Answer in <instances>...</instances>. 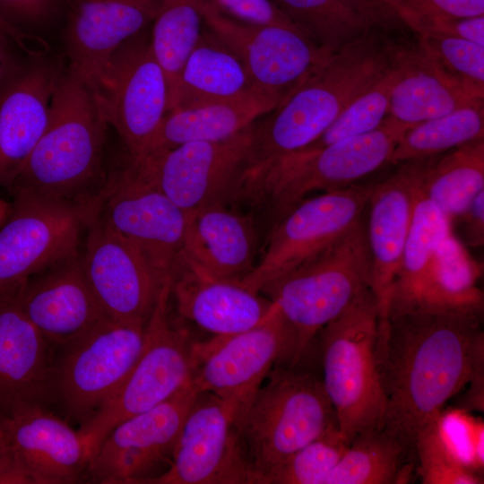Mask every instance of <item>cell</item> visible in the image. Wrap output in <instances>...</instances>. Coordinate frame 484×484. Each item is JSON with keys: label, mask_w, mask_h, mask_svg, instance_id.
<instances>
[{"label": "cell", "mask_w": 484, "mask_h": 484, "mask_svg": "<svg viewBox=\"0 0 484 484\" xmlns=\"http://www.w3.org/2000/svg\"><path fill=\"white\" fill-rule=\"evenodd\" d=\"M483 311L418 307L378 320L375 360L385 397L383 429L408 454L419 432L467 385L484 357Z\"/></svg>", "instance_id": "cell-1"}, {"label": "cell", "mask_w": 484, "mask_h": 484, "mask_svg": "<svg viewBox=\"0 0 484 484\" xmlns=\"http://www.w3.org/2000/svg\"><path fill=\"white\" fill-rule=\"evenodd\" d=\"M108 125L99 94L65 67L45 132L9 186L12 193L96 214L108 177L103 162Z\"/></svg>", "instance_id": "cell-2"}, {"label": "cell", "mask_w": 484, "mask_h": 484, "mask_svg": "<svg viewBox=\"0 0 484 484\" xmlns=\"http://www.w3.org/2000/svg\"><path fill=\"white\" fill-rule=\"evenodd\" d=\"M401 45L370 30L343 45L265 118L254 123L250 164L299 151L396 64Z\"/></svg>", "instance_id": "cell-3"}, {"label": "cell", "mask_w": 484, "mask_h": 484, "mask_svg": "<svg viewBox=\"0 0 484 484\" xmlns=\"http://www.w3.org/2000/svg\"><path fill=\"white\" fill-rule=\"evenodd\" d=\"M363 216L327 248L260 290L278 307L290 336L288 366L303 362L318 333L370 289Z\"/></svg>", "instance_id": "cell-4"}, {"label": "cell", "mask_w": 484, "mask_h": 484, "mask_svg": "<svg viewBox=\"0 0 484 484\" xmlns=\"http://www.w3.org/2000/svg\"><path fill=\"white\" fill-rule=\"evenodd\" d=\"M407 130L385 118L372 132L248 165L236 194L265 204L278 220L309 194L347 187L389 163Z\"/></svg>", "instance_id": "cell-5"}, {"label": "cell", "mask_w": 484, "mask_h": 484, "mask_svg": "<svg viewBox=\"0 0 484 484\" xmlns=\"http://www.w3.org/2000/svg\"><path fill=\"white\" fill-rule=\"evenodd\" d=\"M255 484L291 454L338 426L321 378L301 364H276L238 421Z\"/></svg>", "instance_id": "cell-6"}, {"label": "cell", "mask_w": 484, "mask_h": 484, "mask_svg": "<svg viewBox=\"0 0 484 484\" xmlns=\"http://www.w3.org/2000/svg\"><path fill=\"white\" fill-rule=\"evenodd\" d=\"M145 324L107 319L52 348L46 406L79 427L116 393L138 360Z\"/></svg>", "instance_id": "cell-7"}, {"label": "cell", "mask_w": 484, "mask_h": 484, "mask_svg": "<svg viewBox=\"0 0 484 484\" xmlns=\"http://www.w3.org/2000/svg\"><path fill=\"white\" fill-rule=\"evenodd\" d=\"M378 320L368 289L317 334L321 380L350 444L360 433L383 428L386 403L375 360Z\"/></svg>", "instance_id": "cell-8"}, {"label": "cell", "mask_w": 484, "mask_h": 484, "mask_svg": "<svg viewBox=\"0 0 484 484\" xmlns=\"http://www.w3.org/2000/svg\"><path fill=\"white\" fill-rule=\"evenodd\" d=\"M170 281L161 286L145 324L142 353L130 374L93 417L77 428L90 459L118 423L160 404L191 382L198 364L197 341L187 329L170 322Z\"/></svg>", "instance_id": "cell-9"}, {"label": "cell", "mask_w": 484, "mask_h": 484, "mask_svg": "<svg viewBox=\"0 0 484 484\" xmlns=\"http://www.w3.org/2000/svg\"><path fill=\"white\" fill-rule=\"evenodd\" d=\"M254 124L222 141L193 142L130 158L137 172L185 212L235 195L253 153Z\"/></svg>", "instance_id": "cell-10"}, {"label": "cell", "mask_w": 484, "mask_h": 484, "mask_svg": "<svg viewBox=\"0 0 484 484\" xmlns=\"http://www.w3.org/2000/svg\"><path fill=\"white\" fill-rule=\"evenodd\" d=\"M373 186L356 183L299 202L276 221L264 254L239 283L260 292L320 254L364 216Z\"/></svg>", "instance_id": "cell-11"}, {"label": "cell", "mask_w": 484, "mask_h": 484, "mask_svg": "<svg viewBox=\"0 0 484 484\" xmlns=\"http://www.w3.org/2000/svg\"><path fill=\"white\" fill-rule=\"evenodd\" d=\"M199 392L192 382L160 404L128 418L101 441L84 480L98 484H151L170 467L186 414Z\"/></svg>", "instance_id": "cell-12"}, {"label": "cell", "mask_w": 484, "mask_h": 484, "mask_svg": "<svg viewBox=\"0 0 484 484\" xmlns=\"http://www.w3.org/2000/svg\"><path fill=\"white\" fill-rule=\"evenodd\" d=\"M289 349V331L275 306L251 329L197 341L198 364L191 382L198 392L220 399L238 423L273 367L287 364Z\"/></svg>", "instance_id": "cell-13"}, {"label": "cell", "mask_w": 484, "mask_h": 484, "mask_svg": "<svg viewBox=\"0 0 484 484\" xmlns=\"http://www.w3.org/2000/svg\"><path fill=\"white\" fill-rule=\"evenodd\" d=\"M202 11L208 30L244 64L255 91L278 105L333 54L298 28L244 23L208 0H203Z\"/></svg>", "instance_id": "cell-14"}, {"label": "cell", "mask_w": 484, "mask_h": 484, "mask_svg": "<svg viewBox=\"0 0 484 484\" xmlns=\"http://www.w3.org/2000/svg\"><path fill=\"white\" fill-rule=\"evenodd\" d=\"M0 227V294L79 250L96 214L88 210L13 193Z\"/></svg>", "instance_id": "cell-15"}, {"label": "cell", "mask_w": 484, "mask_h": 484, "mask_svg": "<svg viewBox=\"0 0 484 484\" xmlns=\"http://www.w3.org/2000/svg\"><path fill=\"white\" fill-rule=\"evenodd\" d=\"M98 214L143 255L160 278L171 277L182 252L187 214L130 160L108 176Z\"/></svg>", "instance_id": "cell-16"}, {"label": "cell", "mask_w": 484, "mask_h": 484, "mask_svg": "<svg viewBox=\"0 0 484 484\" xmlns=\"http://www.w3.org/2000/svg\"><path fill=\"white\" fill-rule=\"evenodd\" d=\"M151 484H255L236 419L220 399L197 393L169 469Z\"/></svg>", "instance_id": "cell-17"}, {"label": "cell", "mask_w": 484, "mask_h": 484, "mask_svg": "<svg viewBox=\"0 0 484 484\" xmlns=\"http://www.w3.org/2000/svg\"><path fill=\"white\" fill-rule=\"evenodd\" d=\"M81 255L87 281L106 315L146 324L169 278H160L143 255L98 213L87 228Z\"/></svg>", "instance_id": "cell-18"}, {"label": "cell", "mask_w": 484, "mask_h": 484, "mask_svg": "<svg viewBox=\"0 0 484 484\" xmlns=\"http://www.w3.org/2000/svg\"><path fill=\"white\" fill-rule=\"evenodd\" d=\"M99 94L132 159L141 157L168 111L166 76L149 41L134 37L112 56Z\"/></svg>", "instance_id": "cell-19"}, {"label": "cell", "mask_w": 484, "mask_h": 484, "mask_svg": "<svg viewBox=\"0 0 484 484\" xmlns=\"http://www.w3.org/2000/svg\"><path fill=\"white\" fill-rule=\"evenodd\" d=\"M63 61L40 51L18 62L0 88V184L10 186L47 127Z\"/></svg>", "instance_id": "cell-20"}, {"label": "cell", "mask_w": 484, "mask_h": 484, "mask_svg": "<svg viewBox=\"0 0 484 484\" xmlns=\"http://www.w3.org/2000/svg\"><path fill=\"white\" fill-rule=\"evenodd\" d=\"M15 294L24 315L52 348L109 319L87 281L81 248L30 275Z\"/></svg>", "instance_id": "cell-21"}, {"label": "cell", "mask_w": 484, "mask_h": 484, "mask_svg": "<svg viewBox=\"0 0 484 484\" xmlns=\"http://www.w3.org/2000/svg\"><path fill=\"white\" fill-rule=\"evenodd\" d=\"M160 0H68V67L97 93L117 50L153 21Z\"/></svg>", "instance_id": "cell-22"}, {"label": "cell", "mask_w": 484, "mask_h": 484, "mask_svg": "<svg viewBox=\"0 0 484 484\" xmlns=\"http://www.w3.org/2000/svg\"><path fill=\"white\" fill-rule=\"evenodd\" d=\"M7 446L31 484L84 481L89 454L71 424L43 405L25 408L4 418Z\"/></svg>", "instance_id": "cell-23"}, {"label": "cell", "mask_w": 484, "mask_h": 484, "mask_svg": "<svg viewBox=\"0 0 484 484\" xmlns=\"http://www.w3.org/2000/svg\"><path fill=\"white\" fill-rule=\"evenodd\" d=\"M170 294L181 316L214 336L251 329L275 308L260 292L209 276L182 256L171 274Z\"/></svg>", "instance_id": "cell-24"}, {"label": "cell", "mask_w": 484, "mask_h": 484, "mask_svg": "<svg viewBox=\"0 0 484 484\" xmlns=\"http://www.w3.org/2000/svg\"><path fill=\"white\" fill-rule=\"evenodd\" d=\"M366 220L371 259L370 290L379 313L387 316L393 285L402 260L412 209V164L402 162L389 177L374 183Z\"/></svg>", "instance_id": "cell-25"}, {"label": "cell", "mask_w": 484, "mask_h": 484, "mask_svg": "<svg viewBox=\"0 0 484 484\" xmlns=\"http://www.w3.org/2000/svg\"><path fill=\"white\" fill-rule=\"evenodd\" d=\"M16 288L0 296V415L3 418L30 406H46V379L52 352L50 344L21 309Z\"/></svg>", "instance_id": "cell-26"}, {"label": "cell", "mask_w": 484, "mask_h": 484, "mask_svg": "<svg viewBox=\"0 0 484 484\" xmlns=\"http://www.w3.org/2000/svg\"><path fill=\"white\" fill-rule=\"evenodd\" d=\"M180 256L213 278L239 281L255 266L256 238L250 219L212 203L186 213Z\"/></svg>", "instance_id": "cell-27"}, {"label": "cell", "mask_w": 484, "mask_h": 484, "mask_svg": "<svg viewBox=\"0 0 484 484\" xmlns=\"http://www.w3.org/2000/svg\"><path fill=\"white\" fill-rule=\"evenodd\" d=\"M397 68L385 119L406 129L483 102L448 77L419 45L401 46Z\"/></svg>", "instance_id": "cell-28"}, {"label": "cell", "mask_w": 484, "mask_h": 484, "mask_svg": "<svg viewBox=\"0 0 484 484\" xmlns=\"http://www.w3.org/2000/svg\"><path fill=\"white\" fill-rule=\"evenodd\" d=\"M254 94L258 93L238 55L211 30H203L181 72L168 112Z\"/></svg>", "instance_id": "cell-29"}, {"label": "cell", "mask_w": 484, "mask_h": 484, "mask_svg": "<svg viewBox=\"0 0 484 484\" xmlns=\"http://www.w3.org/2000/svg\"><path fill=\"white\" fill-rule=\"evenodd\" d=\"M277 106L275 101L254 94L236 100L170 110L163 117L144 153L139 158L187 143L226 140Z\"/></svg>", "instance_id": "cell-30"}, {"label": "cell", "mask_w": 484, "mask_h": 484, "mask_svg": "<svg viewBox=\"0 0 484 484\" xmlns=\"http://www.w3.org/2000/svg\"><path fill=\"white\" fill-rule=\"evenodd\" d=\"M411 161L412 216L389 310L414 308L421 305L435 252L442 239L452 231L449 218L419 186L416 176L417 161Z\"/></svg>", "instance_id": "cell-31"}, {"label": "cell", "mask_w": 484, "mask_h": 484, "mask_svg": "<svg viewBox=\"0 0 484 484\" xmlns=\"http://www.w3.org/2000/svg\"><path fill=\"white\" fill-rule=\"evenodd\" d=\"M303 33L333 53L346 43L397 19L361 0H271Z\"/></svg>", "instance_id": "cell-32"}, {"label": "cell", "mask_w": 484, "mask_h": 484, "mask_svg": "<svg viewBox=\"0 0 484 484\" xmlns=\"http://www.w3.org/2000/svg\"><path fill=\"white\" fill-rule=\"evenodd\" d=\"M416 160L419 186L451 222L484 190V138Z\"/></svg>", "instance_id": "cell-33"}, {"label": "cell", "mask_w": 484, "mask_h": 484, "mask_svg": "<svg viewBox=\"0 0 484 484\" xmlns=\"http://www.w3.org/2000/svg\"><path fill=\"white\" fill-rule=\"evenodd\" d=\"M481 273V265L451 231L435 252L419 307L483 311Z\"/></svg>", "instance_id": "cell-34"}, {"label": "cell", "mask_w": 484, "mask_h": 484, "mask_svg": "<svg viewBox=\"0 0 484 484\" xmlns=\"http://www.w3.org/2000/svg\"><path fill=\"white\" fill-rule=\"evenodd\" d=\"M202 2L160 0L153 19L149 43L153 56L166 76L169 101L188 57L202 36V25L204 23Z\"/></svg>", "instance_id": "cell-35"}, {"label": "cell", "mask_w": 484, "mask_h": 484, "mask_svg": "<svg viewBox=\"0 0 484 484\" xmlns=\"http://www.w3.org/2000/svg\"><path fill=\"white\" fill-rule=\"evenodd\" d=\"M414 449L483 476V419L461 407L443 408L419 432Z\"/></svg>", "instance_id": "cell-36"}, {"label": "cell", "mask_w": 484, "mask_h": 484, "mask_svg": "<svg viewBox=\"0 0 484 484\" xmlns=\"http://www.w3.org/2000/svg\"><path fill=\"white\" fill-rule=\"evenodd\" d=\"M480 138H484L483 102L455 109L409 128L395 145L389 163L439 155Z\"/></svg>", "instance_id": "cell-37"}, {"label": "cell", "mask_w": 484, "mask_h": 484, "mask_svg": "<svg viewBox=\"0 0 484 484\" xmlns=\"http://www.w3.org/2000/svg\"><path fill=\"white\" fill-rule=\"evenodd\" d=\"M409 457L402 445L383 428L363 432L351 440L324 484H392Z\"/></svg>", "instance_id": "cell-38"}, {"label": "cell", "mask_w": 484, "mask_h": 484, "mask_svg": "<svg viewBox=\"0 0 484 484\" xmlns=\"http://www.w3.org/2000/svg\"><path fill=\"white\" fill-rule=\"evenodd\" d=\"M397 77L396 61L385 75L347 106L318 138L299 151L320 149L378 128L387 115L391 91Z\"/></svg>", "instance_id": "cell-39"}, {"label": "cell", "mask_w": 484, "mask_h": 484, "mask_svg": "<svg viewBox=\"0 0 484 484\" xmlns=\"http://www.w3.org/2000/svg\"><path fill=\"white\" fill-rule=\"evenodd\" d=\"M349 446L335 426L291 454L261 484H324Z\"/></svg>", "instance_id": "cell-40"}, {"label": "cell", "mask_w": 484, "mask_h": 484, "mask_svg": "<svg viewBox=\"0 0 484 484\" xmlns=\"http://www.w3.org/2000/svg\"><path fill=\"white\" fill-rule=\"evenodd\" d=\"M418 45L468 93L484 99V45L433 33L419 34Z\"/></svg>", "instance_id": "cell-41"}, {"label": "cell", "mask_w": 484, "mask_h": 484, "mask_svg": "<svg viewBox=\"0 0 484 484\" xmlns=\"http://www.w3.org/2000/svg\"><path fill=\"white\" fill-rule=\"evenodd\" d=\"M68 0H0V17L16 30H34L54 20ZM27 34V33H26Z\"/></svg>", "instance_id": "cell-42"}, {"label": "cell", "mask_w": 484, "mask_h": 484, "mask_svg": "<svg viewBox=\"0 0 484 484\" xmlns=\"http://www.w3.org/2000/svg\"><path fill=\"white\" fill-rule=\"evenodd\" d=\"M208 1L225 15L244 23L298 28L271 0Z\"/></svg>", "instance_id": "cell-43"}, {"label": "cell", "mask_w": 484, "mask_h": 484, "mask_svg": "<svg viewBox=\"0 0 484 484\" xmlns=\"http://www.w3.org/2000/svg\"><path fill=\"white\" fill-rule=\"evenodd\" d=\"M406 25L415 31L420 20L434 17L470 18L484 15V0H409Z\"/></svg>", "instance_id": "cell-44"}, {"label": "cell", "mask_w": 484, "mask_h": 484, "mask_svg": "<svg viewBox=\"0 0 484 484\" xmlns=\"http://www.w3.org/2000/svg\"><path fill=\"white\" fill-rule=\"evenodd\" d=\"M416 468L424 484H482L483 476L437 457L418 454Z\"/></svg>", "instance_id": "cell-45"}, {"label": "cell", "mask_w": 484, "mask_h": 484, "mask_svg": "<svg viewBox=\"0 0 484 484\" xmlns=\"http://www.w3.org/2000/svg\"><path fill=\"white\" fill-rule=\"evenodd\" d=\"M415 32L433 33L484 45V15L470 18H426L419 22Z\"/></svg>", "instance_id": "cell-46"}, {"label": "cell", "mask_w": 484, "mask_h": 484, "mask_svg": "<svg viewBox=\"0 0 484 484\" xmlns=\"http://www.w3.org/2000/svg\"><path fill=\"white\" fill-rule=\"evenodd\" d=\"M459 218L463 223L465 243L472 247L481 246L484 243V190Z\"/></svg>", "instance_id": "cell-47"}, {"label": "cell", "mask_w": 484, "mask_h": 484, "mask_svg": "<svg viewBox=\"0 0 484 484\" xmlns=\"http://www.w3.org/2000/svg\"><path fill=\"white\" fill-rule=\"evenodd\" d=\"M0 484H31L28 474L10 451L0 450Z\"/></svg>", "instance_id": "cell-48"}, {"label": "cell", "mask_w": 484, "mask_h": 484, "mask_svg": "<svg viewBox=\"0 0 484 484\" xmlns=\"http://www.w3.org/2000/svg\"><path fill=\"white\" fill-rule=\"evenodd\" d=\"M376 7H379L387 13L393 14L401 22L406 23L409 17L408 2L409 0H361Z\"/></svg>", "instance_id": "cell-49"}, {"label": "cell", "mask_w": 484, "mask_h": 484, "mask_svg": "<svg viewBox=\"0 0 484 484\" xmlns=\"http://www.w3.org/2000/svg\"><path fill=\"white\" fill-rule=\"evenodd\" d=\"M6 37L8 36L0 30V88L18 63L9 51Z\"/></svg>", "instance_id": "cell-50"}, {"label": "cell", "mask_w": 484, "mask_h": 484, "mask_svg": "<svg viewBox=\"0 0 484 484\" xmlns=\"http://www.w3.org/2000/svg\"><path fill=\"white\" fill-rule=\"evenodd\" d=\"M0 30L16 43H21L24 39V34L16 30L0 17Z\"/></svg>", "instance_id": "cell-51"}, {"label": "cell", "mask_w": 484, "mask_h": 484, "mask_svg": "<svg viewBox=\"0 0 484 484\" xmlns=\"http://www.w3.org/2000/svg\"><path fill=\"white\" fill-rule=\"evenodd\" d=\"M12 210V203L0 198V227L5 221Z\"/></svg>", "instance_id": "cell-52"}, {"label": "cell", "mask_w": 484, "mask_h": 484, "mask_svg": "<svg viewBox=\"0 0 484 484\" xmlns=\"http://www.w3.org/2000/svg\"><path fill=\"white\" fill-rule=\"evenodd\" d=\"M0 450L9 451L4 430V418L0 415Z\"/></svg>", "instance_id": "cell-53"}, {"label": "cell", "mask_w": 484, "mask_h": 484, "mask_svg": "<svg viewBox=\"0 0 484 484\" xmlns=\"http://www.w3.org/2000/svg\"><path fill=\"white\" fill-rule=\"evenodd\" d=\"M3 295V294H0V296Z\"/></svg>", "instance_id": "cell-54"}]
</instances>
